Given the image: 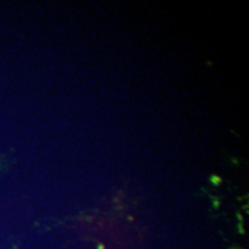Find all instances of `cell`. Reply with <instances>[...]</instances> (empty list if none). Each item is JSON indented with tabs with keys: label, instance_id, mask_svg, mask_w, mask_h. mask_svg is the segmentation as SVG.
<instances>
[{
	"label": "cell",
	"instance_id": "6da1fadb",
	"mask_svg": "<svg viewBox=\"0 0 249 249\" xmlns=\"http://www.w3.org/2000/svg\"><path fill=\"white\" fill-rule=\"evenodd\" d=\"M210 181L215 185V186H219L220 183H222V179L218 177V175H211V178H210Z\"/></svg>",
	"mask_w": 249,
	"mask_h": 249
}]
</instances>
